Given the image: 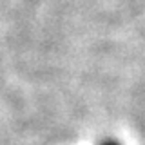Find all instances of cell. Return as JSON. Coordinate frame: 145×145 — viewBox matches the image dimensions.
<instances>
[{
	"mask_svg": "<svg viewBox=\"0 0 145 145\" xmlns=\"http://www.w3.org/2000/svg\"><path fill=\"white\" fill-rule=\"evenodd\" d=\"M105 145H114V143H105Z\"/></svg>",
	"mask_w": 145,
	"mask_h": 145,
	"instance_id": "6da1fadb",
	"label": "cell"
}]
</instances>
